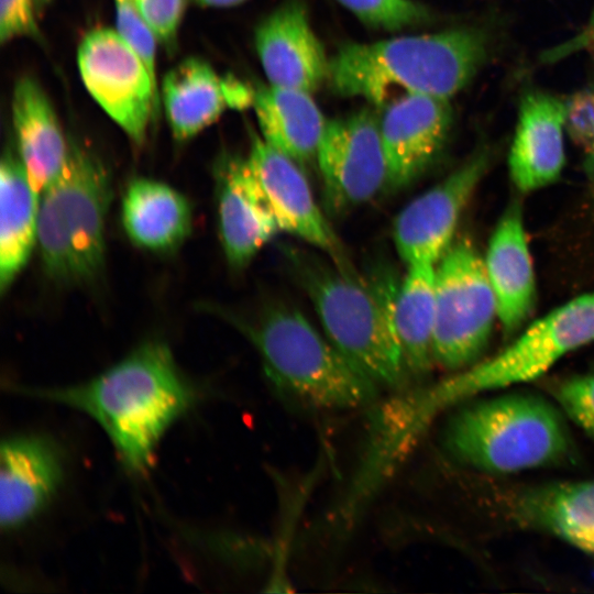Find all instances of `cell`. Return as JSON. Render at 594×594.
<instances>
[{
    "mask_svg": "<svg viewBox=\"0 0 594 594\" xmlns=\"http://www.w3.org/2000/svg\"><path fill=\"white\" fill-rule=\"evenodd\" d=\"M21 393L88 415L123 464L139 474L148 470L161 438L194 400L170 349L158 340L141 344L88 382Z\"/></svg>",
    "mask_w": 594,
    "mask_h": 594,
    "instance_id": "cell-1",
    "label": "cell"
},
{
    "mask_svg": "<svg viewBox=\"0 0 594 594\" xmlns=\"http://www.w3.org/2000/svg\"><path fill=\"white\" fill-rule=\"evenodd\" d=\"M488 45L487 34L476 28L346 43L330 57L326 82L341 97L377 107L396 94L450 99L483 65Z\"/></svg>",
    "mask_w": 594,
    "mask_h": 594,
    "instance_id": "cell-2",
    "label": "cell"
},
{
    "mask_svg": "<svg viewBox=\"0 0 594 594\" xmlns=\"http://www.w3.org/2000/svg\"><path fill=\"white\" fill-rule=\"evenodd\" d=\"M594 342V293L578 296L529 324L494 356L391 399L399 433L418 441L443 410L479 394L536 380L566 354Z\"/></svg>",
    "mask_w": 594,
    "mask_h": 594,
    "instance_id": "cell-3",
    "label": "cell"
},
{
    "mask_svg": "<svg viewBox=\"0 0 594 594\" xmlns=\"http://www.w3.org/2000/svg\"><path fill=\"white\" fill-rule=\"evenodd\" d=\"M309 298L326 337L376 384L400 392L409 374L391 315L398 280L388 273L365 279L307 250L282 249Z\"/></svg>",
    "mask_w": 594,
    "mask_h": 594,
    "instance_id": "cell-4",
    "label": "cell"
},
{
    "mask_svg": "<svg viewBox=\"0 0 594 594\" xmlns=\"http://www.w3.org/2000/svg\"><path fill=\"white\" fill-rule=\"evenodd\" d=\"M257 350L276 387L322 409L371 405L377 384L296 308L273 305L253 323L232 319Z\"/></svg>",
    "mask_w": 594,
    "mask_h": 594,
    "instance_id": "cell-5",
    "label": "cell"
},
{
    "mask_svg": "<svg viewBox=\"0 0 594 594\" xmlns=\"http://www.w3.org/2000/svg\"><path fill=\"white\" fill-rule=\"evenodd\" d=\"M111 198L105 163L72 139L66 164L38 200L36 245L53 280L87 284L102 272Z\"/></svg>",
    "mask_w": 594,
    "mask_h": 594,
    "instance_id": "cell-6",
    "label": "cell"
},
{
    "mask_svg": "<svg viewBox=\"0 0 594 594\" xmlns=\"http://www.w3.org/2000/svg\"><path fill=\"white\" fill-rule=\"evenodd\" d=\"M444 446L460 462L491 474H512L564 462L572 440L558 410L531 394H507L457 411Z\"/></svg>",
    "mask_w": 594,
    "mask_h": 594,
    "instance_id": "cell-7",
    "label": "cell"
},
{
    "mask_svg": "<svg viewBox=\"0 0 594 594\" xmlns=\"http://www.w3.org/2000/svg\"><path fill=\"white\" fill-rule=\"evenodd\" d=\"M496 318L484 256L468 238L453 240L436 264L435 363L458 372L477 362Z\"/></svg>",
    "mask_w": 594,
    "mask_h": 594,
    "instance_id": "cell-8",
    "label": "cell"
},
{
    "mask_svg": "<svg viewBox=\"0 0 594 594\" xmlns=\"http://www.w3.org/2000/svg\"><path fill=\"white\" fill-rule=\"evenodd\" d=\"M88 94L135 145L141 146L160 107L157 79L114 29L89 31L77 50Z\"/></svg>",
    "mask_w": 594,
    "mask_h": 594,
    "instance_id": "cell-9",
    "label": "cell"
},
{
    "mask_svg": "<svg viewBox=\"0 0 594 594\" xmlns=\"http://www.w3.org/2000/svg\"><path fill=\"white\" fill-rule=\"evenodd\" d=\"M327 210L340 215L387 189L380 116L361 109L327 120L316 158Z\"/></svg>",
    "mask_w": 594,
    "mask_h": 594,
    "instance_id": "cell-10",
    "label": "cell"
},
{
    "mask_svg": "<svg viewBox=\"0 0 594 594\" xmlns=\"http://www.w3.org/2000/svg\"><path fill=\"white\" fill-rule=\"evenodd\" d=\"M488 153L482 148L397 215L393 226L396 251L405 265L437 264L454 240L460 217L480 185Z\"/></svg>",
    "mask_w": 594,
    "mask_h": 594,
    "instance_id": "cell-11",
    "label": "cell"
},
{
    "mask_svg": "<svg viewBox=\"0 0 594 594\" xmlns=\"http://www.w3.org/2000/svg\"><path fill=\"white\" fill-rule=\"evenodd\" d=\"M246 157L264 189L279 231L324 253L338 266H352L299 163L256 134L251 138Z\"/></svg>",
    "mask_w": 594,
    "mask_h": 594,
    "instance_id": "cell-12",
    "label": "cell"
},
{
    "mask_svg": "<svg viewBox=\"0 0 594 594\" xmlns=\"http://www.w3.org/2000/svg\"><path fill=\"white\" fill-rule=\"evenodd\" d=\"M213 174L221 246L229 264L242 268L280 231L246 156L219 157Z\"/></svg>",
    "mask_w": 594,
    "mask_h": 594,
    "instance_id": "cell-13",
    "label": "cell"
},
{
    "mask_svg": "<svg viewBox=\"0 0 594 594\" xmlns=\"http://www.w3.org/2000/svg\"><path fill=\"white\" fill-rule=\"evenodd\" d=\"M380 130L387 163V189L406 187L440 152L452 121L449 99L405 95L384 106Z\"/></svg>",
    "mask_w": 594,
    "mask_h": 594,
    "instance_id": "cell-14",
    "label": "cell"
},
{
    "mask_svg": "<svg viewBox=\"0 0 594 594\" xmlns=\"http://www.w3.org/2000/svg\"><path fill=\"white\" fill-rule=\"evenodd\" d=\"M254 44L268 84L312 94L327 81L330 58L298 0L268 14L255 29Z\"/></svg>",
    "mask_w": 594,
    "mask_h": 594,
    "instance_id": "cell-15",
    "label": "cell"
},
{
    "mask_svg": "<svg viewBox=\"0 0 594 594\" xmlns=\"http://www.w3.org/2000/svg\"><path fill=\"white\" fill-rule=\"evenodd\" d=\"M160 101L173 136L187 141L228 109L252 107L253 89L232 77L220 76L206 61L193 56L165 74Z\"/></svg>",
    "mask_w": 594,
    "mask_h": 594,
    "instance_id": "cell-16",
    "label": "cell"
},
{
    "mask_svg": "<svg viewBox=\"0 0 594 594\" xmlns=\"http://www.w3.org/2000/svg\"><path fill=\"white\" fill-rule=\"evenodd\" d=\"M565 103L542 91H528L520 100L508 168L520 193L554 183L564 163Z\"/></svg>",
    "mask_w": 594,
    "mask_h": 594,
    "instance_id": "cell-17",
    "label": "cell"
},
{
    "mask_svg": "<svg viewBox=\"0 0 594 594\" xmlns=\"http://www.w3.org/2000/svg\"><path fill=\"white\" fill-rule=\"evenodd\" d=\"M496 299L497 319L505 336L520 330L536 304V280L519 202H512L499 218L484 257Z\"/></svg>",
    "mask_w": 594,
    "mask_h": 594,
    "instance_id": "cell-18",
    "label": "cell"
},
{
    "mask_svg": "<svg viewBox=\"0 0 594 594\" xmlns=\"http://www.w3.org/2000/svg\"><path fill=\"white\" fill-rule=\"evenodd\" d=\"M11 119L16 153L32 188L40 195L66 164L72 139L65 134L47 94L31 76L14 84Z\"/></svg>",
    "mask_w": 594,
    "mask_h": 594,
    "instance_id": "cell-19",
    "label": "cell"
},
{
    "mask_svg": "<svg viewBox=\"0 0 594 594\" xmlns=\"http://www.w3.org/2000/svg\"><path fill=\"white\" fill-rule=\"evenodd\" d=\"M62 476L61 458L47 439L8 438L1 444L0 521L12 529L32 518L50 499Z\"/></svg>",
    "mask_w": 594,
    "mask_h": 594,
    "instance_id": "cell-20",
    "label": "cell"
},
{
    "mask_svg": "<svg viewBox=\"0 0 594 594\" xmlns=\"http://www.w3.org/2000/svg\"><path fill=\"white\" fill-rule=\"evenodd\" d=\"M512 515L518 524L556 536L594 558V479L524 490L514 497Z\"/></svg>",
    "mask_w": 594,
    "mask_h": 594,
    "instance_id": "cell-21",
    "label": "cell"
},
{
    "mask_svg": "<svg viewBox=\"0 0 594 594\" xmlns=\"http://www.w3.org/2000/svg\"><path fill=\"white\" fill-rule=\"evenodd\" d=\"M121 220L130 241L152 252L176 250L193 228L188 199L166 183L145 177L133 178L128 184Z\"/></svg>",
    "mask_w": 594,
    "mask_h": 594,
    "instance_id": "cell-22",
    "label": "cell"
},
{
    "mask_svg": "<svg viewBox=\"0 0 594 594\" xmlns=\"http://www.w3.org/2000/svg\"><path fill=\"white\" fill-rule=\"evenodd\" d=\"M261 138L298 163L316 158L327 120L311 94L275 85L253 89Z\"/></svg>",
    "mask_w": 594,
    "mask_h": 594,
    "instance_id": "cell-23",
    "label": "cell"
},
{
    "mask_svg": "<svg viewBox=\"0 0 594 594\" xmlns=\"http://www.w3.org/2000/svg\"><path fill=\"white\" fill-rule=\"evenodd\" d=\"M40 195L11 147L0 166V290L3 295L28 264L37 241Z\"/></svg>",
    "mask_w": 594,
    "mask_h": 594,
    "instance_id": "cell-24",
    "label": "cell"
},
{
    "mask_svg": "<svg viewBox=\"0 0 594 594\" xmlns=\"http://www.w3.org/2000/svg\"><path fill=\"white\" fill-rule=\"evenodd\" d=\"M391 315L408 374H427L435 363L436 264L406 265L393 292Z\"/></svg>",
    "mask_w": 594,
    "mask_h": 594,
    "instance_id": "cell-25",
    "label": "cell"
},
{
    "mask_svg": "<svg viewBox=\"0 0 594 594\" xmlns=\"http://www.w3.org/2000/svg\"><path fill=\"white\" fill-rule=\"evenodd\" d=\"M364 24L396 31L424 23L429 11L415 0H337Z\"/></svg>",
    "mask_w": 594,
    "mask_h": 594,
    "instance_id": "cell-26",
    "label": "cell"
},
{
    "mask_svg": "<svg viewBox=\"0 0 594 594\" xmlns=\"http://www.w3.org/2000/svg\"><path fill=\"white\" fill-rule=\"evenodd\" d=\"M112 1L116 12L114 30L142 58L152 76L156 78V48L160 43L157 36L141 13L135 0Z\"/></svg>",
    "mask_w": 594,
    "mask_h": 594,
    "instance_id": "cell-27",
    "label": "cell"
},
{
    "mask_svg": "<svg viewBox=\"0 0 594 594\" xmlns=\"http://www.w3.org/2000/svg\"><path fill=\"white\" fill-rule=\"evenodd\" d=\"M554 396L565 415L594 438V372L564 381Z\"/></svg>",
    "mask_w": 594,
    "mask_h": 594,
    "instance_id": "cell-28",
    "label": "cell"
},
{
    "mask_svg": "<svg viewBox=\"0 0 594 594\" xmlns=\"http://www.w3.org/2000/svg\"><path fill=\"white\" fill-rule=\"evenodd\" d=\"M564 103L565 130L586 157L594 151V90L574 92Z\"/></svg>",
    "mask_w": 594,
    "mask_h": 594,
    "instance_id": "cell-29",
    "label": "cell"
},
{
    "mask_svg": "<svg viewBox=\"0 0 594 594\" xmlns=\"http://www.w3.org/2000/svg\"><path fill=\"white\" fill-rule=\"evenodd\" d=\"M160 43L170 46L177 38L186 0H135Z\"/></svg>",
    "mask_w": 594,
    "mask_h": 594,
    "instance_id": "cell-30",
    "label": "cell"
},
{
    "mask_svg": "<svg viewBox=\"0 0 594 594\" xmlns=\"http://www.w3.org/2000/svg\"><path fill=\"white\" fill-rule=\"evenodd\" d=\"M38 0H0V41L38 34L36 12Z\"/></svg>",
    "mask_w": 594,
    "mask_h": 594,
    "instance_id": "cell-31",
    "label": "cell"
},
{
    "mask_svg": "<svg viewBox=\"0 0 594 594\" xmlns=\"http://www.w3.org/2000/svg\"><path fill=\"white\" fill-rule=\"evenodd\" d=\"M594 54V11L585 26L572 38L543 53L541 59L553 63L576 52Z\"/></svg>",
    "mask_w": 594,
    "mask_h": 594,
    "instance_id": "cell-32",
    "label": "cell"
},
{
    "mask_svg": "<svg viewBox=\"0 0 594 594\" xmlns=\"http://www.w3.org/2000/svg\"><path fill=\"white\" fill-rule=\"evenodd\" d=\"M201 8H230L238 6L245 0H190Z\"/></svg>",
    "mask_w": 594,
    "mask_h": 594,
    "instance_id": "cell-33",
    "label": "cell"
},
{
    "mask_svg": "<svg viewBox=\"0 0 594 594\" xmlns=\"http://www.w3.org/2000/svg\"><path fill=\"white\" fill-rule=\"evenodd\" d=\"M584 161L590 175L594 178V152L584 157Z\"/></svg>",
    "mask_w": 594,
    "mask_h": 594,
    "instance_id": "cell-34",
    "label": "cell"
},
{
    "mask_svg": "<svg viewBox=\"0 0 594 594\" xmlns=\"http://www.w3.org/2000/svg\"><path fill=\"white\" fill-rule=\"evenodd\" d=\"M52 0H38V9H42L45 4L50 3Z\"/></svg>",
    "mask_w": 594,
    "mask_h": 594,
    "instance_id": "cell-35",
    "label": "cell"
}]
</instances>
